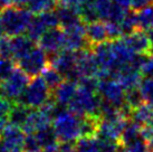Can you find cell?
Instances as JSON below:
<instances>
[{
    "mask_svg": "<svg viewBox=\"0 0 153 152\" xmlns=\"http://www.w3.org/2000/svg\"><path fill=\"white\" fill-rule=\"evenodd\" d=\"M56 152H77L76 143L72 142H60Z\"/></svg>",
    "mask_w": 153,
    "mask_h": 152,
    "instance_id": "b9f144b4",
    "label": "cell"
},
{
    "mask_svg": "<svg viewBox=\"0 0 153 152\" xmlns=\"http://www.w3.org/2000/svg\"><path fill=\"white\" fill-rule=\"evenodd\" d=\"M78 87V84L76 82L73 80H65L57 89L53 92V97L56 101V103L60 106H68L73 100V97L75 96Z\"/></svg>",
    "mask_w": 153,
    "mask_h": 152,
    "instance_id": "d6986e66",
    "label": "cell"
},
{
    "mask_svg": "<svg viewBox=\"0 0 153 152\" xmlns=\"http://www.w3.org/2000/svg\"><path fill=\"white\" fill-rule=\"evenodd\" d=\"M30 77L19 67H15L10 75L0 84V95L16 102L29 84Z\"/></svg>",
    "mask_w": 153,
    "mask_h": 152,
    "instance_id": "5b68a950",
    "label": "cell"
},
{
    "mask_svg": "<svg viewBox=\"0 0 153 152\" xmlns=\"http://www.w3.org/2000/svg\"><path fill=\"white\" fill-rule=\"evenodd\" d=\"M53 97L51 91L42 76H36L30 80L28 86L16 103L22 104L29 109H38Z\"/></svg>",
    "mask_w": 153,
    "mask_h": 152,
    "instance_id": "3957f363",
    "label": "cell"
},
{
    "mask_svg": "<svg viewBox=\"0 0 153 152\" xmlns=\"http://www.w3.org/2000/svg\"><path fill=\"white\" fill-rule=\"evenodd\" d=\"M4 35V26H2V20H1V16H0V37H2Z\"/></svg>",
    "mask_w": 153,
    "mask_h": 152,
    "instance_id": "bcb514c9",
    "label": "cell"
},
{
    "mask_svg": "<svg viewBox=\"0 0 153 152\" xmlns=\"http://www.w3.org/2000/svg\"><path fill=\"white\" fill-rule=\"evenodd\" d=\"M125 103L131 107L132 110H135L144 103L139 87L125 91Z\"/></svg>",
    "mask_w": 153,
    "mask_h": 152,
    "instance_id": "1f68e13d",
    "label": "cell"
},
{
    "mask_svg": "<svg viewBox=\"0 0 153 152\" xmlns=\"http://www.w3.org/2000/svg\"><path fill=\"white\" fill-rule=\"evenodd\" d=\"M141 72H142L143 76L153 77V56H151V55L149 56V58H148V60H146L145 64L143 65Z\"/></svg>",
    "mask_w": 153,
    "mask_h": 152,
    "instance_id": "60d3db41",
    "label": "cell"
},
{
    "mask_svg": "<svg viewBox=\"0 0 153 152\" xmlns=\"http://www.w3.org/2000/svg\"><path fill=\"white\" fill-rule=\"evenodd\" d=\"M10 44H11L13 58L17 62L22 57H25L35 47V42L31 40L27 35H18L10 37Z\"/></svg>",
    "mask_w": 153,
    "mask_h": 152,
    "instance_id": "ffe728a7",
    "label": "cell"
},
{
    "mask_svg": "<svg viewBox=\"0 0 153 152\" xmlns=\"http://www.w3.org/2000/svg\"><path fill=\"white\" fill-rule=\"evenodd\" d=\"M131 1L132 0H114L115 4H117L124 9H128L131 7Z\"/></svg>",
    "mask_w": 153,
    "mask_h": 152,
    "instance_id": "ee69618b",
    "label": "cell"
},
{
    "mask_svg": "<svg viewBox=\"0 0 153 152\" xmlns=\"http://www.w3.org/2000/svg\"><path fill=\"white\" fill-rule=\"evenodd\" d=\"M152 4H153V0H132L131 9L134 10V11H139L141 9L148 7V6H151Z\"/></svg>",
    "mask_w": 153,
    "mask_h": 152,
    "instance_id": "ab89813d",
    "label": "cell"
},
{
    "mask_svg": "<svg viewBox=\"0 0 153 152\" xmlns=\"http://www.w3.org/2000/svg\"><path fill=\"white\" fill-rule=\"evenodd\" d=\"M100 20L105 22H121L128 13V9L115 4L114 0H95Z\"/></svg>",
    "mask_w": 153,
    "mask_h": 152,
    "instance_id": "30bf717a",
    "label": "cell"
},
{
    "mask_svg": "<svg viewBox=\"0 0 153 152\" xmlns=\"http://www.w3.org/2000/svg\"><path fill=\"white\" fill-rule=\"evenodd\" d=\"M28 8H24L22 6L13 7L10 6L8 8L1 10V20L4 26V35L9 37L22 35L26 33V30L29 26L30 21L33 19L31 15Z\"/></svg>",
    "mask_w": 153,
    "mask_h": 152,
    "instance_id": "6da1fadb",
    "label": "cell"
},
{
    "mask_svg": "<svg viewBox=\"0 0 153 152\" xmlns=\"http://www.w3.org/2000/svg\"><path fill=\"white\" fill-rule=\"evenodd\" d=\"M49 57V65L57 69L65 80L78 83L79 76L76 72V51H62Z\"/></svg>",
    "mask_w": 153,
    "mask_h": 152,
    "instance_id": "52a82bcc",
    "label": "cell"
},
{
    "mask_svg": "<svg viewBox=\"0 0 153 152\" xmlns=\"http://www.w3.org/2000/svg\"><path fill=\"white\" fill-rule=\"evenodd\" d=\"M13 104H15V102L10 101L2 95H0V118L8 120V115L13 109Z\"/></svg>",
    "mask_w": 153,
    "mask_h": 152,
    "instance_id": "74e56055",
    "label": "cell"
},
{
    "mask_svg": "<svg viewBox=\"0 0 153 152\" xmlns=\"http://www.w3.org/2000/svg\"><path fill=\"white\" fill-rule=\"evenodd\" d=\"M128 152H150L148 142L144 139H140L126 148Z\"/></svg>",
    "mask_w": 153,
    "mask_h": 152,
    "instance_id": "f35d334b",
    "label": "cell"
},
{
    "mask_svg": "<svg viewBox=\"0 0 153 152\" xmlns=\"http://www.w3.org/2000/svg\"><path fill=\"white\" fill-rule=\"evenodd\" d=\"M141 130H142V127H141V125H139V124L135 123L134 121L130 120L128 122V124H126L125 129H124L122 135H121V139H120L121 145L128 148V145H131L132 143H134L135 141L142 139Z\"/></svg>",
    "mask_w": 153,
    "mask_h": 152,
    "instance_id": "7402d4cb",
    "label": "cell"
},
{
    "mask_svg": "<svg viewBox=\"0 0 153 152\" xmlns=\"http://www.w3.org/2000/svg\"><path fill=\"white\" fill-rule=\"evenodd\" d=\"M0 58H6V59L13 58L11 44H10V37L9 36H2V37H0Z\"/></svg>",
    "mask_w": 153,
    "mask_h": 152,
    "instance_id": "d590c367",
    "label": "cell"
},
{
    "mask_svg": "<svg viewBox=\"0 0 153 152\" xmlns=\"http://www.w3.org/2000/svg\"><path fill=\"white\" fill-rule=\"evenodd\" d=\"M148 36H149V38H150V40L152 42V44H153V28H151V29H149L148 30Z\"/></svg>",
    "mask_w": 153,
    "mask_h": 152,
    "instance_id": "7dc6e473",
    "label": "cell"
},
{
    "mask_svg": "<svg viewBox=\"0 0 153 152\" xmlns=\"http://www.w3.org/2000/svg\"><path fill=\"white\" fill-rule=\"evenodd\" d=\"M150 55L153 56V44H152V47H151V51H150Z\"/></svg>",
    "mask_w": 153,
    "mask_h": 152,
    "instance_id": "681fc988",
    "label": "cell"
},
{
    "mask_svg": "<svg viewBox=\"0 0 153 152\" xmlns=\"http://www.w3.org/2000/svg\"><path fill=\"white\" fill-rule=\"evenodd\" d=\"M136 25L137 29L143 31L153 28V4L136 11Z\"/></svg>",
    "mask_w": 153,
    "mask_h": 152,
    "instance_id": "4316f807",
    "label": "cell"
},
{
    "mask_svg": "<svg viewBox=\"0 0 153 152\" xmlns=\"http://www.w3.org/2000/svg\"><path fill=\"white\" fill-rule=\"evenodd\" d=\"M49 29L48 26L46 25V22L44 21V19L42 18L40 15H37L36 17H33L31 21H30L28 28L26 30L27 36L34 40V42H38L40 37L43 36L47 30Z\"/></svg>",
    "mask_w": 153,
    "mask_h": 152,
    "instance_id": "cb8c5ba5",
    "label": "cell"
},
{
    "mask_svg": "<svg viewBox=\"0 0 153 152\" xmlns=\"http://www.w3.org/2000/svg\"><path fill=\"white\" fill-rule=\"evenodd\" d=\"M100 105H101V96L98 93L91 92L78 86L75 96L73 97L71 103L68 104V110L76 114L78 116L92 115L100 118Z\"/></svg>",
    "mask_w": 153,
    "mask_h": 152,
    "instance_id": "277c9868",
    "label": "cell"
},
{
    "mask_svg": "<svg viewBox=\"0 0 153 152\" xmlns=\"http://www.w3.org/2000/svg\"><path fill=\"white\" fill-rule=\"evenodd\" d=\"M128 121L130 120L123 118V116L111 118V120H101L96 136H101V138L114 140V141L120 142L121 135L123 133Z\"/></svg>",
    "mask_w": 153,
    "mask_h": 152,
    "instance_id": "4fadbf2b",
    "label": "cell"
},
{
    "mask_svg": "<svg viewBox=\"0 0 153 152\" xmlns=\"http://www.w3.org/2000/svg\"><path fill=\"white\" fill-rule=\"evenodd\" d=\"M35 134L38 138V141L42 147V152H56L58 145H59L58 144L59 140L57 138L55 130L51 125L36 132Z\"/></svg>",
    "mask_w": 153,
    "mask_h": 152,
    "instance_id": "44dd1931",
    "label": "cell"
},
{
    "mask_svg": "<svg viewBox=\"0 0 153 152\" xmlns=\"http://www.w3.org/2000/svg\"><path fill=\"white\" fill-rule=\"evenodd\" d=\"M95 138L97 139V142L102 152H117L121 148V143L119 141L105 139V138H101V136H95Z\"/></svg>",
    "mask_w": 153,
    "mask_h": 152,
    "instance_id": "d6a6232c",
    "label": "cell"
},
{
    "mask_svg": "<svg viewBox=\"0 0 153 152\" xmlns=\"http://www.w3.org/2000/svg\"><path fill=\"white\" fill-rule=\"evenodd\" d=\"M108 40H117L123 37V30L120 22H106Z\"/></svg>",
    "mask_w": 153,
    "mask_h": 152,
    "instance_id": "e575fe53",
    "label": "cell"
},
{
    "mask_svg": "<svg viewBox=\"0 0 153 152\" xmlns=\"http://www.w3.org/2000/svg\"><path fill=\"white\" fill-rule=\"evenodd\" d=\"M39 47L46 51L48 56H53L62 51L65 46V31L59 27L51 28L38 40Z\"/></svg>",
    "mask_w": 153,
    "mask_h": 152,
    "instance_id": "8fae6325",
    "label": "cell"
},
{
    "mask_svg": "<svg viewBox=\"0 0 153 152\" xmlns=\"http://www.w3.org/2000/svg\"><path fill=\"white\" fill-rule=\"evenodd\" d=\"M25 132L22 127L7 124L1 134V140L9 152H25Z\"/></svg>",
    "mask_w": 153,
    "mask_h": 152,
    "instance_id": "5bb4252c",
    "label": "cell"
},
{
    "mask_svg": "<svg viewBox=\"0 0 153 152\" xmlns=\"http://www.w3.org/2000/svg\"><path fill=\"white\" fill-rule=\"evenodd\" d=\"M25 152H42V147L38 138L35 133L26 134L25 138Z\"/></svg>",
    "mask_w": 153,
    "mask_h": 152,
    "instance_id": "836d02e7",
    "label": "cell"
},
{
    "mask_svg": "<svg viewBox=\"0 0 153 152\" xmlns=\"http://www.w3.org/2000/svg\"><path fill=\"white\" fill-rule=\"evenodd\" d=\"M82 116L69 110H63L53 121V127L60 142H72L81 138Z\"/></svg>",
    "mask_w": 153,
    "mask_h": 152,
    "instance_id": "7a4b0ae2",
    "label": "cell"
},
{
    "mask_svg": "<svg viewBox=\"0 0 153 152\" xmlns=\"http://www.w3.org/2000/svg\"><path fill=\"white\" fill-rule=\"evenodd\" d=\"M78 10H79L82 20L85 24H89V22H93V21L100 20L96 4H95V0H84L83 4L79 6Z\"/></svg>",
    "mask_w": 153,
    "mask_h": 152,
    "instance_id": "484cf974",
    "label": "cell"
},
{
    "mask_svg": "<svg viewBox=\"0 0 153 152\" xmlns=\"http://www.w3.org/2000/svg\"><path fill=\"white\" fill-rule=\"evenodd\" d=\"M30 0H13V4H16L17 6H25V4H28Z\"/></svg>",
    "mask_w": 153,
    "mask_h": 152,
    "instance_id": "f6af8a7d",
    "label": "cell"
},
{
    "mask_svg": "<svg viewBox=\"0 0 153 152\" xmlns=\"http://www.w3.org/2000/svg\"><path fill=\"white\" fill-rule=\"evenodd\" d=\"M77 152H102L96 138H79L76 141Z\"/></svg>",
    "mask_w": 153,
    "mask_h": 152,
    "instance_id": "f546056e",
    "label": "cell"
},
{
    "mask_svg": "<svg viewBox=\"0 0 153 152\" xmlns=\"http://www.w3.org/2000/svg\"><path fill=\"white\" fill-rule=\"evenodd\" d=\"M123 42L135 54H146L150 55V51L152 47V42L149 36L143 30L136 29L130 34L125 35L121 38Z\"/></svg>",
    "mask_w": 153,
    "mask_h": 152,
    "instance_id": "9a60e30c",
    "label": "cell"
},
{
    "mask_svg": "<svg viewBox=\"0 0 153 152\" xmlns=\"http://www.w3.org/2000/svg\"><path fill=\"white\" fill-rule=\"evenodd\" d=\"M153 118V105L143 103L137 109L133 110L131 115V120L137 123L141 127L148 125Z\"/></svg>",
    "mask_w": 153,
    "mask_h": 152,
    "instance_id": "d4e9b609",
    "label": "cell"
},
{
    "mask_svg": "<svg viewBox=\"0 0 153 152\" xmlns=\"http://www.w3.org/2000/svg\"><path fill=\"white\" fill-rule=\"evenodd\" d=\"M60 0H30L28 2V9L33 13H42L45 11H49L56 8Z\"/></svg>",
    "mask_w": 153,
    "mask_h": 152,
    "instance_id": "f1b7e54d",
    "label": "cell"
},
{
    "mask_svg": "<svg viewBox=\"0 0 153 152\" xmlns=\"http://www.w3.org/2000/svg\"><path fill=\"white\" fill-rule=\"evenodd\" d=\"M139 89L143 97L144 103L153 105V77L144 76L139 85Z\"/></svg>",
    "mask_w": 153,
    "mask_h": 152,
    "instance_id": "4dcf8cb0",
    "label": "cell"
},
{
    "mask_svg": "<svg viewBox=\"0 0 153 152\" xmlns=\"http://www.w3.org/2000/svg\"><path fill=\"white\" fill-rule=\"evenodd\" d=\"M13 68H15V65L11 62V59L0 58V84L10 75Z\"/></svg>",
    "mask_w": 153,
    "mask_h": 152,
    "instance_id": "8d00e7d4",
    "label": "cell"
},
{
    "mask_svg": "<svg viewBox=\"0 0 153 152\" xmlns=\"http://www.w3.org/2000/svg\"><path fill=\"white\" fill-rule=\"evenodd\" d=\"M117 152H128V150H126V148H125V147L121 145V148H120V150Z\"/></svg>",
    "mask_w": 153,
    "mask_h": 152,
    "instance_id": "c3c4849f",
    "label": "cell"
},
{
    "mask_svg": "<svg viewBox=\"0 0 153 152\" xmlns=\"http://www.w3.org/2000/svg\"><path fill=\"white\" fill-rule=\"evenodd\" d=\"M42 77H43L44 80L46 82V84L48 85V87L53 92L65 80L63 75L57 69H55V68L53 67V66H51V65H48L45 68V71L42 73Z\"/></svg>",
    "mask_w": 153,
    "mask_h": 152,
    "instance_id": "83f0119b",
    "label": "cell"
},
{
    "mask_svg": "<svg viewBox=\"0 0 153 152\" xmlns=\"http://www.w3.org/2000/svg\"><path fill=\"white\" fill-rule=\"evenodd\" d=\"M84 0H60V4H65V6H69L73 8H79V6L83 4Z\"/></svg>",
    "mask_w": 153,
    "mask_h": 152,
    "instance_id": "7bdbcfd3",
    "label": "cell"
},
{
    "mask_svg": "<svg viewBox=\"0 0 153 152\" xmlns=\"http://www.w3.org/2000/svg\"><path fill=\"white\" fill-rule=\"evenodd\" d=\"M76 72L82 77H97L100 67L92 48L76 51Z\"/></svg>",
    "mask_w": 153,
    "mask_h": 152,
    "instance_id": "9c48e42d",
    "label": "cell"
},
{
    "mask_svg": "<svg viewBox=\"0 0 153 152\" xmlns=\"http://www.w3.org/2000/svg\"><path fill=\"white\" fill-rule=\"evenodd\" d=\"M65 31V46L66 51H79L86 48H91L87 42L85 34V27L83 22L74 27L64 29Z\"/></svg>",
    "mask_w": 153,
    "mask_h": 152,
    "instance_id": "7c38bea8",
    "label": "cell"
},
{
    "mask_svg": "<svg viewBox=\"0 0 153 152\" xmlns=\"http://www.w3.org/2000/svg\"><path fill=\"white\" fill-rule=\"evenodd\" d=\"M18 67L29 77H36L45 71L49 65L48 54L39 46H35L31 51L17 62Z\"/></svg>",
    "mask_w": 153,
    "mask_h": 152,
    "instance_id": "8992f818",
    "label": "cell"
},
{
    "mask_svg": "<svg viewBox=\"0 0 153 152\" xmlns=\"http://www.w3.org/2000/svg\"><path fill=\"white\" fill-rule=\"evenodd\" d=\"M55 11L57 13L60 27H63L64 29L74 27V26L79 25L83 22L81 15H79V10L77 8H73L69 6L58 4Z\"/></svg>",
    "mask_w": 153,
    "mask_h": 152,
    "instance_id": "ac0fdd59",
    "label": "cell"
},
{
    "mask_svg": "<svg viewBox=\"0 0 153 152\" xmlns=\"http://www.w3.org/2000/svg\"><path fill=\"white\" fill-rule=\"evenodd\" d=\"M142 78H143L142 72L132 65L125 66L122 69H120L115 76V80H117L125 91L139 87Z\"/></svg>",
    "mask_w": 153,
    "mask_h": 152,
    "instance_id": "e0dca14e",
    "label": "cell"
},
{
    "mask_svg": "<svg viewBox=\"0 0 153 152\" xmlns=\"http://www.w3.org/2000/svg\"><path fill=\"white\" fill-rule=\"evenodd\" d=\"M30 110L31 109L22 105V104L15 103L8 115V123L9 124H13L15 127H22H22L25 125V123L27 122V118L29 116Z\"/></svg>",
    "mask_w": 153,
    "mask_h": 152,
    "instance_id": "603a6c76",
    "label": "cell"
},
{
    "mask_svg": "<svg viewBox=\"0 0 153 152\" xmlns=\"http://www.w3.org/2000/svg\"><path fill=\"white\" fill-rule=\"evenodd\" d=\"M97 93L103 100L119 109L125 104V89L117 80L111 78L100 80Z\"/></svg>",
    "mask_w": 153,
    "mask_h": 152,
    "instance_id": "ba28073f",
    "label": "cell"
},
{
    "mask_svg": "<svg viewBox=\"0 0 153 152\" xmlns=\"http://www.w3.org/2000/svg\"><path fill=\"white\" fill-rule=\"evenodd\" d=\"M85 34L91 48L96 45L108 42V34H107V27L105 21L96 20L86 24Z\"/></svg>",
    "mask_w": 153,
    "mask_h": 152,
    "instance_id": "2e32d148",
    "label": "cell"
}]
</instances>
